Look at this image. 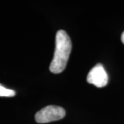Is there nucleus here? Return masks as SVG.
Here are the masks:
<instances>
[{
	"label": "nucleus",
	"instance_id": "nucleus-5",
	"mask_svg": "<svg viewBox=\"0 0 124 124\" xmlns=\"http://www.w3.org/2000/svg\"><path fill=\"white\" fill-rule=\"evenodd\" d=\"M121 41L123 42V44H124V32L122 33V35H121Z\"/></svg>",
	"mask_w": 124,
	"mask_h": 124
},
{
	"label": "nucleus",
	"instance_id": "nucleus-4",
	"mask_svg": "<svg viewBox=\"0 0 124 124\" xmlns=\"http://www.w3.org/2000/svg\"><path fill=\"white\" fill-rule=\"evenodd\" d=\"M15 94H16V93L13 90L6 88L2 85L0 84V97H14Z\"/></svg>",
	"mask_w": 124,
	"mask_h": 124
},
{
	"label": "nucleus",
	"instance_id": "nucleus-1",
	"mask_svg": "<svg viewBox=\"0 0 124 124\" xmlns=\"http://www.w3.org/2000/svg\"><path fill=\"white\" fill-rule=\"evenodd\" d=\"M72 50V43L66 31L59 30L56 34L55 50L50 65V70L54 74L62 72L66 68Z\"/></svg>",
	"mask_w": 124,
	"mask_h": 124
},
{
	"label": "nucleus",
	"instance_id": "nucleus-3",
	"mask_svg": "<svg viewBox=\"0 0 124 124\" xmlns=\"http://www.w3.org/2000/svg\"><path fill=\"white\" fill-rule=\"evenodd\" d=\"M87 81L98 88L106 85L108 82V76L102 64L97 63L90 70L87 76Z\"/></svg>",
	"mask_w": 124,
	"mask_h": 124
},
{
	"label": "nucleus",
	"instance_id": "nucleus-2",
	"mask_svg": "<svg viewBox=\"0 0 124 124\" xmlns=\"http://www.w3.org/2000/svg\"><path fill=\"white\" fill-rule=\"evenodd\" d=\"M66 115L65 110L60 106H48L36 113L35 121L39 124H46L63 119Z\"/></svg>",
	"mask_w": 124,
	"mask_h": 124
}]
</instances>
